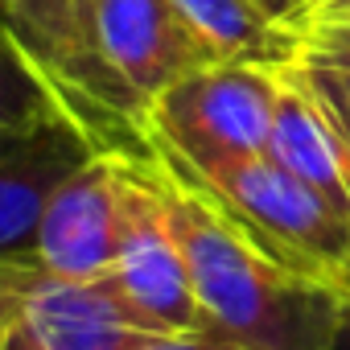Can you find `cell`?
Masks as SVG:
<instances>
[{"mask_svg": "<svg viewBox=\"0 0 350 350\" xmlns=\"http://www.w3.org/2000/svg\"><path fill=\"white\" fill-rule=\"evenodd\" d=\"M152 161L173 231L190 260L202 325L247 350H329L346 297L268 256L157 148Z\"/></svg>", "mask_w": 350, "mask_h": 350, "instance_id": "cell-1", "label": "cell"}, {"mask_svg": "<svg viewBox=\"0 0 350 350\" xmlns=\"http://www.w3.org/2000/svg\"><path fill=\"white\" fill-rule=\"evenodd\" d=\"M161 157L173 161L169 152ZM173 165L198 190H206L223 206V215L235 219L268 256L313 280L334 284V272L350 252V215L334 206L325 194H317L313 186L293 178L288 169H280L268 152L219 161L206 169H186L182 161Z\"/></svg>", "mask_w": 350, "mask_h": 350, "instance_id": "cell-2", "label": "cell"}, {"mask_svg": "<svg viewBox=\"0 0 350 350\" xmlns=\"http://www.w3.org/2000/svg\"><path fill=\"white\" fill-rule=\"evenodd\" d=\"M83 46L91 103L136 132H144V116L165 87L215 62L173 0H83Z\"/></svg>", "mask_w": 350, "mask_h": 350, "instance_id": "cell-3", "label": "cell"}, {"mask_svg": "<svg viewBox=\"0 0 350 350\" xmlns=\"http://www.w3.org/2000/svg\"><path fill=\"white\" fill-rule=\"evenodd\" d=\"M276 103L280 70L211 62L152 99L144 116V140L182 161L186 169L260 157L272 140Z\"/></svg>", "mask_w": 350, "mask_h": 350, "instance_id": "cell-4", "label": "cell"}, {"mask_svg": "<svg viewBox=\"0 0 350 350\" xmlns=\"http://www.w3.org/2000/svg\"><path fill=\"white\" fill-rule=\"evenodd\" d=\"M111 280L120 284L124 301L136 309V317L152 334H190L206 329L190 260L186 247L173 231L165 190H161V173L148 157H132V182H128V215L111 264Z\"/></svg>", "mask_w": 350, "mask_h": 350, "instance_id": "cell-5", "label": "cell"}, {"mask_svg": "<svg viewBox=\"0 0 350 350\" xmlns=\"http://www.w3.org/2000/svg\"><path fill=\"white\" fill-rule=\"evenodd\" d=\"M128 182L132 152L120 148H103L83 169H75L42 215L33 264L50 276L70 280L107 276L128 215Z\"/></svg>", "mask_w": 350, "mask_h": 350, "instance_id": "cell-6", "label": "cell"}, {"mask_svg": "<svg viewBox=\"0 0 350 350\" xmlns=\"http://www.w3.org/2000/svg\"><path fill=\"white\" fill-rule=\"evenodd\" d=\"M103 148L107 144L79 111L0 132V260L33 264V243L50 198Z\"/></svg>", "mask_w": 350, "mask_h": 350, "instance_id": "cell-7", "label": "cell"}, {"mask_svg": "<svg viewBox=\"0 0 350 350\" xmlns=\"http://www.w3.org/2000/svg\"><path fill=\"white\" fill-rule=\"evenodd\" d=\"M152 329L124 301L120 284L107 276L70 280L33 272L13 325L5 329V350H140Z\"/></svg>", "mask_w": 350, "mask_h": 350, "instance_id": "cell-8", "label": "cell"}, {"mask_svg": "<svg viewBox=\"0 0 350 350\" xmlns=\"http://www.w3.org/2000/svg\"><path fill=\"white\" fill-rule=\"evenodd\" d=\"M268 157L350 215V140L293 66L280 70V103Z\"/></svg>", "mask_w": 350, "mask_h": 350, "instance_id": "cell-9", "label": "cell"}, {"mask_svg": "<svg viewBox=\"0 0 350 350\" xmlns=\"http://www.w3.org/2000/svg\"><path fill=\"white\" fill-rule=\"evenodd\" d=\"M215 62L288 70L301 54V29L276 21L260 0H173Z\"/></svg>", "mask_w": 350, "mask_h": 350, "instance_id": "cell-10", "label": "cell"}, {"mask_svg": "<svg viewBox=\"0 0 350 350\" xmlns=\"http://www.w3.org/2000/svg\"><path fill=\"white\" fill-rule=\"evenodd\" d=\"M9 25L42 62V70L75 99L91 103V66L83 46V0H13Z\"/></svg>", "mask_w": 350, "mask_h": 350, "instance_id": "cell-11", "label": "cell"}, {"mask_svg": "<svg viewBox=\"0 0 350 350\" xmlns=\"http://www.w3.org/2000/svg\"><path fill=\"white\" fill-rule=\"evenodd\" d=\"M70 111H79L75 99L42 70V62L17 38V29L0 21V132L33 128Z\"/></svg>", "mask_w": 350, "mask_h": 350, "instance_id": "cell-12", "label": "cell"}, {"mask_svg": "<svg viewBox=\"0 0 350 350\" xmlns=\"http://www.w3.org/2000/svg\"><path fill=\"white\" fill-rule=\"evenodd\" d=\"M293 70L325 103L342 136L350 140V21L317 13L301 33V54Z\"/></svg>", "mask_w": 350, "mask_h": 350, "instance_id": "cell-13", "label": "cell"}, {"mask_svg": "<svg viewBox=\"0 0 350 350\" xmlns=\"http://www.w3.org/2000/svg\"><path fill=\"white\" fill-rule=\"evenodd\" d=\"M38 268L33 264H21V260H0V338H5V329L13 325V313L21 305V293L29 284Z\"/></svg>", "mask_w": 350, "mask_h": 350, "instance_id": "cell-14", "label": "cell"}, {"mask_svg": "<svg viewBox=\"0 0 350 350\" xmlns=\"http://www.w3.org/2000/svg\"><path fill=\"white\" fill-rule=\"evenodd\" d=\"M140 350H247L215 329H190V334H152Z\"/></svg>", "mask_w": 350, "mask_h": 350, "instance_id": "cell-15", "label": "cell"}, {"mask_svg": "<svg viewBox=\"0 0 350 350\" xmlns=\"http://www.w3.org/2000/svg\"><path fill=\"white\" fill-rule=\"evenodd\" d=\"M260 5H264L276 21H284L288 29H301V33H305V25H309L313 13H317V0H260Z\"/></svg>", "mask_w": 350, "mask_h": 350, "instance_id": "cell-16", "label": "cell"}, {"mask_svg": "<svg viewBox=\"0 0 350 350\" xmlns=\"http://www.w3.org/2000/svg\"><path fill=\"white\" fill-rule=\"evenodd\" d=\"M329 350H350V297L342 305V321H338V334H334V346Z\"/></svg>", "mask_w": 350, "mask_h": 350, "instance_id": "cell-17", "label": "cell"}, {"mask_svg": "<svg viewBox=\"0 0 350 350\" xmlns=\"http://www.w3.org/2000/svg\"><path fill=\"white\" fill-rule=\"evenodd\" d=\"M334 288H338L342 297H350V252H346V260H342L338 272H334Z\"/></svg>", "mask_w": 350, "mask_h": 350, "instance_id": "cell-18", "label": "cell"}, {"mask_svg": "<svg viewBox=\"0 0 350 350\" xmlns=\"http://www.w3.org/2000/svg\"><path fill=\"white\" fill-rule=\"evenodd\" d=\"M317 13H329V17H342V21H350V0H338V5H325V9H317ZM313 13V17H317Z\"/></svg>", "mask_w": 350, "mask_h": 350, "instance_id": "cell-19", "label": "cell"}, {"mask_svg": "<svg viewBox=\"0 0 350 350\" xmlns=\"http://www.w3.org/2000/svg\"><path fill=\"white\" fill-rule=\"evenodd\" d=\"M9 13H13V0H0V21H9Z\"/></svg>", "mask_w": 350, "mask_h": 350, "instance_id": "cell-20", "label": "cell"}, {"mask_svg": "<svg viewBox=\"0 0 350 350\" xmlns=\"http://www.w3.org/2000/svg\"><path fill=\"white\" fill-rule=\"evenodd\" d=\"M325 5H338V0H317V9H325Z\"/></svg>", "mask_w": 350, "mask_h": 350, "instance_id": "cell-21", "label": "cell"}, {"mask_svg": "<svg viewBox=\"0 0 350 350\" xmlns=\"http://www.w3.org/2000/svg\"><path fill=\"white\" fill-rule=\"evenodd\" d=\"M0 350H5V346H0Z\"/></svg>", "mask_w": 350, "mask_h": 350, "instance_id": "cell-22", "label": "cell"}]
</instances>
